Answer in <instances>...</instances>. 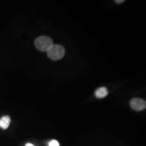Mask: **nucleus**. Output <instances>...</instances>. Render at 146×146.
<instances>
[{"label":"nucleus","instance_id":"nucleus-1","mask_svg":"<svg viewBox=\"0 0 146 146\" xmlns=\"http://www.w3.org/2000/svg\"><path fill=\"white\" fill-rule=\"evenodd\" d=\"M52 45V39L47 36L38 37L35 41V46L39 50L42 52H47Z\"/></svg>","mask_w":146,"mask_h":146},{"label":"nucleus","instance_id":"nucleus-2","mask_svg":"<svg viewBox=\"0 0 146 146\" xmlns=\"http://www.w3.org/2000/svg\"><path fill=\"white\" fill-rule=\"evenodd\" d=\"M48 56L54 60H58L62 58L65 54V49L60 44H53L47 51Z\"/></svg>","mask_w":146,"mask_h":146},{"label":"nucleus","instance_id":"nucleus-3","mask_svg":"<svg viewBox=\"0 0 146 146\" xmlns=\"http://www.w3.org/2000/svg\"><path fill=\"white\" fill-rule=\"evenodd\" d=\"M130 104L132 109L136 111H141L146 109V101L140 98L133 99L130 102Z\"/></svg>","mask_w":146,"mask_h":146},{"label":"nucleus","instance_id":"nucleus-4","mask_svg":"<svg viewBox=\"0 0 146 146\" xmlns=\"http://www.w3.org/2000/svg\"><path fill=\"white\" fill-rule=\"evenodd\" d=\"M11 121V118L9 116L5 115L2 116L0 119V127L3 129H7L9 126Z\"/></svg>","mask_w":146,"mask_h":146},{"label":"nucleus","instance_id":"nucleus-5","mask_svg":"<svg viewBox=\"0 0 146 146\" xmlns=\"http://www.w3.org/2000/svg\"><path fill=\"white\" fill-rule=\"evenodd\" d=\"M95 96L99 99L104 98L108 94V91L106 87H102L97 89L95 92Z\"/></svg>","mask_w":146,"mask_h":146},{"label":"nucleus","instance_id":"nucleus-6","mask_svg":"<svg viewBox=\"0 0 146 146\" xmlns=\"http://www.w3.org/2000/svg\"><path fill=\"white\" fill-rule=\"evenodd\" d=\"M49 146H59V143L56 140H52L49 143Z\"/></svg>","mask_w":146,"mask_h":146},{"label":"nucleus","instance_id":"nucleus-7","mask_svg":"<svg viewBox=\"0 0 146 146\" xmlns=\"http://www.w3.org/2000/svg\"><path fill=\"white\" fill-rule=\"evenodd\" d=\"M115 2L117 3H123V2H125V1H122V0H120V1H115Z\"/></svg>","mask_w":146,"mask_h":146},{"label":"nucleus","instance_id":"nucleus-8","mask_svg":"<svg viewBox=\"0 0 146 146\" xmlns=\"http://www.w3.org/2000/svg\"><path fill=\"white\" fill-rule=\"evenodd\" d=\"M26 146H33V145H32L31 143H27L26 145Z\"/></svg>","mask_w":146,"mask_h":146}]
</instances>
